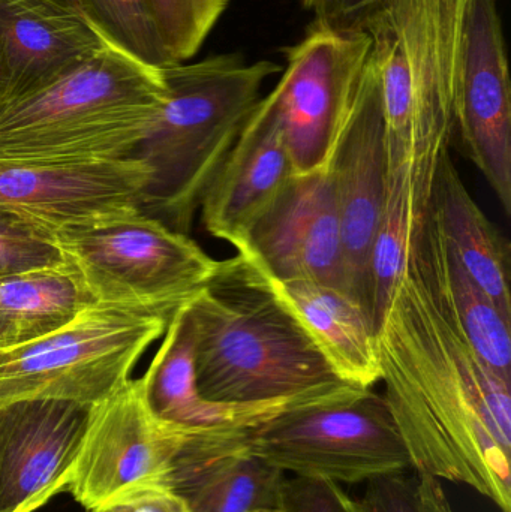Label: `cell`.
<instances>
[{
	"mask_svg": "<svg viewBox=\"0 0 511 512\" xmlns=\"http://www.w3.org/2000/svg\"><path fill=\"white\" fill-rule=\"evenodd\" d=\"M384 399L419 474L465 484L511 512V382L407 271L378 330Z\"/></svg>",
	"mask_w": 511,
	"mask_h": 512,
	"instance_id": "1",
	"label": "cell"
},
{
	"mask_svg": "<svg viewBox=\"0 0 511 512\" xmlns=\"http://www.w3.org/2000/svg\"><path fill=\"white\" fill-rule=\"evenodd\" d=\"M186 309L195 382L209 402H273L347 384L248 255L219 261Z\"/></svg>",
	"mask_w": 511,
	"mask_h": 512,
	"instance_id": "2",
	"label": "cell"
},
{
	"mask_svg": "<svg viewBox=\"0 0 511 512\" xmlns=\"http://www.w3.org/2000/svg\"><path fill=\"white\" fill-rule=\"evenodd\" d=\"M281 66L218 54L162 69L165 99L132 153L150 171L143 213L189 234L204 194Z\"/></svg>",
	"mask_w": 511,
	"mask_h": 512,
	"instance_id": "3",
	"label": "cell"
},
{
	"mask_svg": "<svg viewBox=\"0 0 511 512\" xmlns=\"http://www.w3.org/2000/svg\"><path fill=\"white\" fill-rule=\"evenodd\" d=\"M164 99L162 69L107 45L44 89L0 107V161L129 158Z\"/></svg>",
	"mask_w": 511,
	"mask_h": 512,
	"instance_id": "4",
	"label": "cell"
},
{
	"mask_svg": "<svg viewBox=\"0 0 511 512\" xmlns=\"http://www.w3.org/2000/svg\"><path fill=\"white\" fill-rule=\"evenodd\" d=\"M470 0H371L350 26L371 39L386 141L450 150Z\"/></svg>",
	"mask_w": 511,
	"mask_h": 512,
	"instance_id": "5",
	"label": "cell"
},
{
	"mask_svg": "<svg viewBox=\"0 0 511 512\" xmlns=\"http://www.w3.org/2000/svg\"><path fill=\"white\" fill-rule=\"evenodd\" d=\"M249 445L285 474L338 484L413 468L383 394L351 384L293 403L252 429Z\"/></svg>",
	"mask_w": 511,
	"mask_h": 512,
	"instance_id": "6",
	"label": "cell"
},
{
	"mask_svg": "<svg viewBox=\"0 0 511 512\" xmlns=\"http://www.w3.org/2000/svg\"><path fill=\"white\" fill-rule=\"evenodd\" d=\"M57 248L93 303L171 313L218 271L188 234L143 212L54 231Z\"/></svg>",
	"mask_w": 511,
	"mask_h": 512,
	"instance_id": "7",
	"label": "cell"
},
{
	"mask_svg": "<svg viewBox=\"0 0 511 512\" xmlns=\"http://www.w3.org/2000/svg\"><path fill=\"white\" fill-rule=\"evenodd\" d=\"M170 316L90 304L65 327L0 351V406L50 399L95 405L129 381Z\"/></svg>",
	"mask_w": 511,
	"mask_h": 512,
	"instance_id": "8",
	"label": "cell"
},
{
	"mask_svg": "<svg viewBox=\"0 0 511 512\" xmlns=\"http://www.w3.org/2000/svg\"><path fill=\"white\" fill-rule=\"evenodd\" d=\"M287 66L269 93L294 174L326 167L371 56V39L354 26L314 20L285 50Z\"/></svg>",
	"mask_w": 511,
	"mask_h": 512,
	"instance_id": "9",
	"label": "cell"
},
{
	"mask_svg": "<svg viewBox=\"0 0 511 512\" xmlns=\"http://www.w3.org/2000/svg\"><path fill=\"white\" fill-rule=\"evenodd\" d=\"M183 430L150 412L140 379L90 406L89 421L66 492L89 512L152 487H170Z\"/></svg>",
	"mask_w": 511,
	"mask_h": 512,
	"instance_id": "10",
	"label": "cell"
},
{
	"mask_svg": "<svg viewBox=\"0 0 511 512\" xmlns=\"http://www.w3.org/2000/svg\"><path fill=\"white\" fill-rule=\"evenodd\" d=\"M326 167L332 177L341 224L345 292L372 318L369 262L386 189L387 141L380 86L371 56Z\"/></svg>",
	"mask_w": 511,
	"mask_h": 512,
	"instance_id": "11",
	"label": "cell"
},
{
	"mask_svg": "<svg viewBox=\"0 0 511 512\" xmlns=\"http://www.w3.org/2000/svg\"><path fill=\"white\" fill-rule=\"evenodd\" d=\"M150 171L140 159L0 161V209L50 230L143 212Z\"/></svg>",
	"mask_w": 511,
	"mask_h": 512,
	"instance_id": "12",
	"label": "cell"
},
{
	"mask_svg": "<svg viewBox=\"0 0 511 512\" xmlns=\"http://www.w3.org/2000/svg\"><path fill=\"white\" fill-rule=\"evenodd\" d=\"M236 249L272 279L309 280L345 292L341 224L327 167L294 174Z\"/></svg>",
	"mask_w": 511,
	"mask_h": 512,
	"instance_id": "13",
	"label": "cell"
},
{
	"mask_svg": "<svg viewBox=\"0 0 511 512\" xmlns=\"http://www.w3.org/2000/svg\"><path fill=\"white\" fill-rule=\"evenodd\" d=\"M456 132L511 215V89L498 0H470L456 99Z\"/></svg>",
	"mask_w": 511,
	"mask_h": 512,
	"instance_id": "14",
	"label": "cell"
},
{
	"mask_svg": "<svg viewBox=\"0 0 511 512\" xmlns=\"http://www.w3.org/2000/svg\"><path fill=\"white\" fill-rule=\"evenodd\" d=\"M89 412L66 400L0 406V512H35L66 492Z\"/></svg>",
	"mask_w": 511,
	"mask_h": 512,
	"instance_id": "15",
	"label": "cell"
},
{
	"mask_svg": "<svg viewBox=\"0 0 511 512\" xmlns=\"http://www.w3.org/2000/svg\"><path fill=\"white\" fill-rule=\"evenodd\" d=\"M252 429L185 432L168 483L189 512L279 511L287 478L252 450Z\"/></svg>",
	"mask_w": 511,
	"mask_h": 512,
	"instance_id": "16",
	"label": "cell"
},
{
	"mask_svg": "<svg viewBox=\"0 0 511 512\" xmlns=\"http://www.w3.org/2000/svg\"><path fill=\"white\" fill-rule=\"evenodd\" d=\"M293 176L272 99L264 96L201 201L207 233L237 248Z\"/></svg>",
	"mask_w": 511,
	"mask_h": 512,
	"instance_id": "17",
	"label": "cell"
},
{
	"mask_svg": "<svg viewBox=\"0 0 511 512\" xmlns=\"http://www.w3.org/2000/svg\"><path fill=\"white\" fill-rule=\"evenodd\" d=\"M86 17L54 0H0V107L44 89L107 47Z\"/></svg>",
	"mask_w": 511,
	"mask_h": 512,
	"instance_id": "18",
	"label": "cell"
},
{
	"mask_svg": "<svg viewBox=\"0 0 511 512\" xmlns=\"http://www.w3.org/2000/svg\"><path fill=\"white\" fill-rule=\"evenodd\" d=\"M140 382L150 412L183 432L252 429L308 397L249 405L203 399L195 382L194 334L186 303L171 313L164 340Z\"/></svg>",
	"mask_w": 511,
	"mask_h": 512,
	"instance_id": "19",
	"label": "cell"
},
{
	"mask_svg": "<svg viewBox=\"0 0 511 512\" xmlns=\"http://www.w3.org/2000/svg\"><path fill=\"white\" fill-rule=\"evenodd\" d=\"M447 153L405 152L387 144L386 189L369 262V298L377 331L431 210L438 171Z\"/></svg>",
	"mask_w": 511,
	"mask_h": 512,
	"instance_id": "20",
	"label": "cell"
},
{
	"mask_svg": "<svg viewBox=\"0 0 511 512\" xmlns=\"http://www.w3.org/2000/svg\"><path fill=\"white\" fill-rule=\"evenodd\" d=\"M410 259L441 315L498 375L511 382V322L467 273L447 245L431 210L414 242Z\"/></svg>",
	"mask_w": 511,
	"mask_h": 512,
	"instance_id": "21",
	"label": "cell"
},
{
	"mask_svg": "<svg viewBox=\"0 0 511 512\" xmlns=\"http://www.w3.org/2000/svg\"><path fill=\"white\" fill-rule=\"evenodd\" d=\"M269 279L342 381L363 388L381 381L377 327L359 303L323 283Z\"/></svg>",
	"mask_w": 511,
	"mask_h": 512,
	"instance_id": "22",
	"label": "cell"
},
{
	"mask_svg": "<svg viewBox=\"0 0 511 512\" xmlns=\"http://www.w3.org/2000/svg\"><path fill=\"white\" fill-rule=\"evenodd\" d=\"M431 212L467 273L511 322L509 242L471 197L450 153L438 171Z\"/></svg>",
	"mask_w": 511,
	"mask_h": 512,
	"instance_id": "23",
	"label": "cell"
},
{
	"mask_svg": "<svg viewBox=\"0 0 511 512\" xmlns=\"http://www.w3.org/2000/svg\"><path fill=\"white\" fill-rule=\"evenodd\" d=\"M90 304L68 264L0 277V351L65 327Z\"/></svg>",
	"mask_w": 511,
	"mask_h": 512,
	"instance_id": "24",
	"label": "cell"
},
{
	"mask_svg": "<svg viewBox=\"0 0 511 512\" xmlns=\"http://www.w3.org/2000/svg\"><path fill=\"white\" fill-rule=\"evenodd\" d=\"M72 3L111 47L152 68L176 65L165 50L149 0H72Z\"/></svg>",
	"mask_w": 511,
	"mask_h": 512,
	"instance_id": "25",
	"label": "cell"
},
{
	"mask_svg": "<svg viewBox=\"0 0 511 512\" xmlns=\"http://www.w3.org/2000/svg\"><path fill=\"white\" fill-rule=\"evenodd\" d=\"M230 0H149L165 50L174 63L194 57Z\"/></svg>",
	"mask_w": 511,
	"mask_h": 512,
	"instance_id": "26",
	"label": "cell"
},
{
	"mask_svg": "<svg viewBox=\"0 0 511 512\" xmlns=\"http://www.w3.org/2000/svg\"><path fill=\"white\" fill-rule=\"evenodd\" d=\"M63 264L53 230L0 209V277Z\"/></svg>",
	"mask_w": 511,
	"mask_h": 512,
	"instance_id": "27",
	"label": "cell"
},
{
	"mask_svg": "<svg viewBox=\"0 0 511 512\" xmlns=\"http://www.w3.org/2000/svg\"><path fill=\"white\" fill-rule=\"evenodd\" d=\"M279 512H359L356 501L338 483L323 478L285 481Z\"/></svg>",
	"mask_w": 511,
	"mask_h": 512,
	"instance_id": "28",
	"label": "cell"
},
{
	"mask_svg": "<svg viewBox=\"0 0 511 512\" xmlns=\"http://www.w3.org/2000/svg\"><path fill=\"white\" fill-rule=\"evenodd\" d=\"M359 512H423L417 493V475H383L366 483L362 498L354 499Z\"/></svg>",
	"mask_w": 511,
	"mask_h": 512,
	"instance_id": "29",
	"label": "cell"
},
{
	"mask_svg": "<svg viewBox=\"0 0 511 512\" xmlns=\"http://www.w3.org/2000/svg\"><path fill=\"white\" fill-rule=\"evenodd\" d=\"M92 512H189V510L183 499L170 487H152Z\"/></svg>",
	"mask_w": 511,
	"mask_h": 512,
	"instance_id": "30",
	"label": "cell"
},
{
	"mask_svg": "<svg viewBox=\"0 0 511 512\" xmlns=\"http://www.w3.org/2000/svg\"><path fill=\"white\" fill-rule=\"evenodd\" d=\"M371 0H300L315 20H327L348 26Z\"/></svg>",
	"mask_w": 511,
	"mask_h": 512,
	"instance_id": "31",
	"label": "cell"
},
{
	"mask_svg": "<svg viewBox=\"0 0 511 512\" xmlns=\"http://www.w3.org/2000/svg\"><path fill=\"white\" fill-rule=\"evenodd\" d=\"M417 493L423 512H453L438 478L417 472Z\"/></svg>",
	"mask_w": 511,
	"mask_h": 512,
	"instance_id": "32",
	"label": "cell"
},
{
	"mask_svg": "<svg viewBox=\"0 0 511 512\" xmlns=\"http://www.w3.org/2000/svg\"><path fill=\"white\" fill-rule=\"evenodd\" d=\"M3 95H5V75H3L2 59H0V105L3 102Z\"/></svg>",
	"mask_w": 511,
	"mask_h": 512,
	"instance_id": "33",
	"label": "cell"
},
{
	"mask_svg": "<svg viewBox=\"0 0 511 512\" xmlns=\"http://www.w3.org/2000/svg\"><path fill=\"white\" fill-rule=\"evenodd\" d=\"M54 2L62 3V5L69 6V8L75 9L74 3L72 0H54ZM77 11V9H75Z\"/></svg>",
	"mask_w": 511,
	"mask_h": 512,
	"instance_id": "34",
	"label": "cell"
},
{
	"mask_svg": "<svg viewBox=\"0 0 511 512\" xmlns=\"http://www.w3.org/2000/svg\"><path fill=\"white\" fill-rule=\"evenodd\" d=\"M260 512H279V511H260Z\"/></svg>",
	"mask_w": 511,
	"mask_h": 512,
	"instance_id": "35",
	"label": "cell"
}]
</instances>
